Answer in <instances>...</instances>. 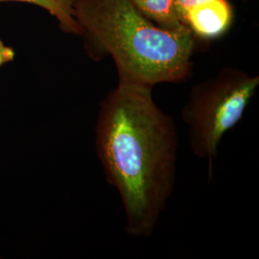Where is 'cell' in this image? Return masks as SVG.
I'll return each instance as SVG.
<instances>
[{"label":"cell","instance_id":"cell-5","mask_svg":"<svg viewBox=\"0 0 259 259\" xmlns=\"http://www.w3.org/2000/svg\"><path fill=\"white\" fill-rule=\"evenodd\" d=\"M139 12L165 30H180L187 28L180 19L175 0H132Z\"/></svg>","mask_w":259,"mask_h":259},{"label":"cell","instance_id":"cell-1","mask_svg":"<svg viewBox=\"0 0 259 259\" xmlns=\"http://www.w3.org/2000/svg\"><path fill=\"white\" fill-rule=\"evenodd\" d=\"M153 88L118 82L100 103L95 147L106 180L120 196L132 237L147 238L173 194L179 135Z\"/></svg>","mask_w":259,"mask_h":259},{"label":"cell","instance_id":"cell-3","mask_svg":"<svg viewBox=\"0 0 259 259\" xmlns=\"http://www.w3.org/2000/svg\"><path fill=\"white\" fill-rule=\"evenodd\" d=\"M259 77L235 67H226L189 93L182 111L195 156L207 162V178L213 177V163L224 136L242 119L258 88Z\"/></svg>","mask_w":259,"mask_h":259},{"label":"cell","instance_id":"cell-6","mask_svg":"<svg viewBox=\"0 0 259 259\" xmlns=\"http://www.w3.org/2000/svg\"><path fill=\"white\" fill-rule=\"evenodd\" d=\"M2 1L26 2L39 6L58 19L62 31L68 34L82 35V28L74 18L75 0H0V2Z\"/></svg>","mask_w":259,"mask_h":259},{"label":"cell","instance_id":"cell-8","mask_svg":"<svg viewBox=\"0 0 259 259\" xmlns=\"http://www.w3.org/2000/svg\"><path fill=\"white\" fill-rule=\"evenodd\" d=\"M15 50L12 47H6L0 38V67L10 63L15 58Z\"/></svg>","mask_w":259,"mask_h":259},{"label":"cell","instance_id":"cell-4","mask_svg":"<svg viewBox=\"0 0 259 259\" xmlns=\"http://www.w3.org/2000/svg\"><path fill=\"white\" fill-rule=\"evenodd\" d=\"M233 8L229 0H208L187 10L183 23L200 42L222 37L232 27Z\"/></svg>","mask_w":259,"mask_h":259},{"label":"cell","instance_id":"cell-7","mask_svg":"<svg viewBox=\"0 0 259 259\" xmlns=\"http://www.w3.org/2000/svg\"><path fill=\"white\" fill-rule=\"evenodd\" d=\"M204 1H208V0H175L177 12L180 16L181 20L183 21V17L187 10Z\"/></svg>","mask_w":259,"mask_h":259},{"label":"cell","instance_id":"cell-2","mask_svg":"<svg viewBox=\"0 0 259 259\" xmlns=\"http://www.w3.org/2000/svg\"><path fill=\"white\" fill-rule=\"evenodd\" d=\"M73 10L85 51L94 61L111 57L118 82L153 88L185 82L192 74L199 44L188 28L158 27L132 0H75Z\"/></svg>","mask_w":259,"mask_h":259}]
</instances>
